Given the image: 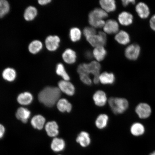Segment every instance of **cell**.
<instances>
[{"mask_svg": "<svg viewBox=\"0 0 155 155\" xmlns=\"http://www.w3.org/2000/svg\"><path fill=\"white\" fill-rule=\"evenodd\" d=\"M5 129L4 127L0 124V139L2 138L5 133Z\"/></svg>", "mask_w": 155, "mask_h": 155, "instance_id": "cell-39", "label": "cell"}, {"mask_svg": "<svg viewBox=\"0 0 155 155\" xmlns=\"http://www.w3.org/2000/svg\"><path fill=\"white\" fill-rule=\"evenodd\" d=\"M16 72L14 69L8 68L3 71L2 76L4 79L8 82H12L16 77Z\"/></svg>", "mask_w": 155, "mask_h": 155, "instance_id": "cell-29", "label": "cell"}, {"mask_svg": "<svg viewBox=\"0 0 155 155\" xmlns=\"http://www.w3.org/2000/svg\"><path fill=\"white\" fill-rule=\"evenodd\" d=\"M56 72L57 75L62 78L64 80L69 81L70 79V77L66 71L64 66L61 63L58 64L56 67Z\"/></svg>", "mask_w": 155, "mask_h": 155, "instance_id": "cell-32", "label": "cell"}, {"mask_svg": "<svg viewBox=\"0 0 155 155\" xmlns=\"http://www.w3.org/2000/svg\"><path fill=\"white\" fill-rule=\"evenodd\" d=\"M99 4L101 8L107 13L114 12L117 8L116 1L114 0H101Z\"/></svg>", "mask_w": 155, "mask_h": 155, "instance_id": "cell-14", "label": "cell"}, {"mask_svg": "<svg viewBox=\"0 0 155 155\" xmlns=\"http://www.w3.org/2000/svg\"><path fill=\"white\" fill-rule=\"evenodd\" d=\"M135 1L134 0H123L122 3L123 6L127 7L129 5L135 4Z\"/></svg>", "mask_w": 155, "mask_h": 155, "instance_id": "cell-36", "label": "cell"}, {"mask_svg": "<svg viewBox=\"0 0 155 155\" xmlns=\"http://www.w3.org/2000/svg\"><path fill=\"white\" fill-rule=\"evenodd\" d=\"M108 17V13L101 8H97L89 13L88 21L90 26L94 28H103L106 21Z\"/></svg>", "mask_w": 155, "mask_h": 155, "instance_id": "cell-2", "label": "cell"}, {"mask_svg": "<svg viewBox=\"0 0 155 155\" xmlns=\"http://www.w3.org/2000/svg\"><path fill=\"white\" fill-rule=\"evenodd\" d=\"M10 5L6 0H0V18H2L9 12Z\"/></svg>", "mask_w": 155, "mask_h": 155, "instance_id": "cell-33", "label": "cell"}, {"mask_svg": "<svg viewBox=\"0 0 155 155\" xmlns=\"http://www.w3.org/2000/svg\"><path fill=\"white\" fill-rule=\"evenodd\" d=\"M103 29L107 35L116 34L120 31L119 23L115 19H108Z\"/></svg>", "mask_w": 155, "mask_h": 155, "instance_id": "cell-8", "label": "cell"}, {"mask_svg": "<svg viewBox=\"0 0 155 155\" xmlns=\"http://www.w3.org/2000/svg\"><path fill=\"white\" fill-rule=\"evenodd\" d=\"M82 31L77 27H73L69 31V38L73 42L79 41L82 38Z\"/></svg>", "mask_w": 155, "mask_h": 155, "instance_id": "cell-27", "label": "cell"}, {"mask_svg": "<svg viewBox=\"0 0 155 155\" xmlns=\"http://www.w3.org/2000/svg\"><path fill=\"white\" fill-rule=\"evenodd\" d=\"M58 88L61 92L69 96H72L74 94L75 88L74 86L69 81L61 80L58 83Z\"/></svg>", "mask_w": 155, "mask_h": 155, "instance_id": "cell-10", "label": "cell"}, {"mask_svg": "<svg viewBox=\"0 0 155 155\" xmlns=\"http://www.w3.org/2000/svg\"><path fill=\"white\" fill-rule=\"evenodd\" d=\"M131 134L135 137H139L144 134L145 132L144 126L139 123L133 124L130 128Z\"/></svg>", "mask_w": 155, "mask_h": 155, "instance_id": "cell-26", "label": "cell"}, {"mask_svg": "<svg viewBox=\"0 0 155 155\" xmlns=\"http://www.w3.org/2000/svg\"><path fill=\"white\" fill-rule=\"evenodd\" d=\"M149 155H155V151H154V152H153L152 153H151L150 154H149Z\"/></svg>", "mask_w": 155, "mask_h": 155, "instance_id": "cell-41", "label": "cell"}, {"mask_svg": "<svg viewBox=\"0 0 155 155\" xmlns=\"http://www.w3.org/2000/svg\"><path fill=\"white\" fill-rule=\"evenodd\" d=\"M115 40L118 44L125 45L130 42V38L127 32L124 30H120L115 34Z\"/></svg>", "mask_w": 155, "mask_h": 155, "instance_id": "cell-16", "label": "cell"}, {"mask_svg": "<svg viewBox=\"0 0 155 155\" xmlns=\"http://www.w3.org/2000/svg\"><path fill=\"white\" fill-rule=\"evenodd\" d=\"M58 109L62 112H69L72 109V105L65 98H61L58 101L57 104Z\"/></svg>", "mask_w": 155, "mask_h": 155, "instance_id": "cell-25", "label": "cell"}, {"mask_svg": "<svg viewBox=\"0 0 155 155\" xmlns=\"http://www.w3.org/2000/svg\"><path fill=\"white\" fill-rule=\"evenodd\" d=\"M85 58L89 60H92L94 57H93L92 52L90 50H87L84 54Z\"/></svg>", "mask_w": 155, "mask_h": 155, "instance_id": "cell-38", "label": "cell"}, {"mask_svg": "<svg viewBox=\"0 0 155 155\" xmlns=\"http://www.w3.org/2000/svg\"><path fill=\"white\" fill-rule=\"evenodd\" d=\"M61 91L58 87H47L38 95L39 101L44 105L51 107L57 104L61 96Z\"/></svg>", "mask_w": 155, "mask_h": 155, "instance_id": "cell-1", "label": "cell"}, {"mask_svg": "<svg viewBox=\"0 0 155 155\" xmlns=\"http://www.w3.org/2000/svg\"><path fill=\"white\" fill-rule=\"evenodd\" d=\"M101 65L100 63L96 61H91L88 63L80 64L78 67L77 71L79 74L86 73L90 75L92 74L94 77L99 76L100 74Z\"/></svg>", "mask_w": 155, "mask_h": 155, "instance_id": "cell-3", "label": "cell"}, {"mask_svg": "<svg viewBox=\"0 0 155 155\" xmlns=\"http://www.w3.org/2000/svg\"><path fill=\"white\" fill-rule=\"evenodd\" d=\"M51 0H39L38 3L40 5H45L51 2Z\"/></svg>", "mask_w": 155, "mask_h": 155, "instance_id": "cell-40", "label": "cell"}, {"mask_svg": "<svg viewBox=\"0 0 155 155\" xmlns=\"http://www.w3.org/2000/svg\"><path fill=\"white\" fill-rule=\"evenodd\" d=\"M135 10L140 18L146 19L150 15V10L146 4L140 2L137 4L135 7Z\"/></svg>", "mask_w": 155, "mask_h": 155, "instance_id": "cell-15", "label": "cell"}, {"mask_svg": "<svg viewBox=\"0 0 155 155\" xmlns=\"http://www.w3.org/2000/svg\"><path fill=\"white\" fill-rule=\"evenodd\" d=\"M119 24L123 26H130L133 23V16L132 14L127 11H123L118 16Z\"/></svg>", "mask_w": 155, "mask_h": 155, "instance_id": "cell-12", "label": "cell"}, {"mask_svg": "<svg viewBox=\"0 0 155 155\" xmlns=\"http://www.w3.org/2000/svg\"><path fill=\"white\" fill-rule=\"evenodd\" d=\"M62 57L63 61L69 65H72L77 61V55L74 50L68 48L64 51Z\"/></svg>", "mask_w": 155, "mask_h": 155, "instance_id": "cell-11", "label": "cell"}, {"mask_svg": "<svg viewBox=\"0 0 155 155\" xmlns=\"http://www.w3.org/2000/svg\"><path fill=\"white\" fill-rule=\"evenodd\" d=\"M79 78L81 80L84 84L87 85L92 84V80L90 77V75L86 73H81L79 74Z\"/></svg>", "mask_w": 155, "mask_h": 155, "instance_id": "cell-35", "label": "cell"}, {"mask_svg": "<svg viewBox=\"0 0 155 155\" xmlns=\"http://www.w3.org/2000/svg\"><path fill=\"white\" fill-rule=\"evenodd\" d=\"M30 115V111L27 108L23 107L18 108L15 114L17 119L25 123L28 122Z\"/></svg>", "mask_w": 155, "mask_h": 155, "instance_id": "cell-20", "label": "cell"}, {"mask_svg": "<svg viewBox=\"0 0 155 155\" xmlns=\"http://www.w3.org/2000/svg\"><path fill=\"white\" fill-rule=\"evenodd\" d=\"M150 26L152 30L155 31V14L153 15L150 19Z\"/></svg>", "mask_w": 155, "mask_h": 155, "instance_id": "cell-37", "label": "cell"}, {"mask_svg": "<svg viewBox=\"0 0 155 155\" xmlns=\"http://www.w3.org/2000/svg\"><path fill=\"white\" fill-rule=\"evenodd\" d=\"M37 15V9L32 6H30L25 10L24 13V18L27 21H31L33 20Z\"/></svg>", "mask_w": 155, "mask_h": 155, "instance_id": "cell-28", "label": "cell"}, {"mask_svg": "<svg viewBox=\"0 0 155 155\" xmlns=\"http://www.w3.org/2000/svg\"><path fill=\"white\" fill-rule=\"evenodd\" d=\"M93 98L95 104L99 107L105 105L107 101L106 95L105 92L102 91H97L94 93Z\"/></svg>", "mask_w": 155, "mask_h": 155, "instance_id": "cell-17", "label": "cell"}, {"mask_svg": "<svg viewBox=\"0 0 155 155\" xmlns=\"http://www.w3.org/2000/svg\"><path fill=\"white\" fill-rule=\"evenodd\" d=\"M97 33L96 29L91 26L85 27L83 31V34L86 38Z\"/></svg>", "mask_w": 155, "mask_h": 155, "instance_id": "cell-34", "label": "cell"}, {"mask_svg": "<svg viewBox=\"0 0 155 155\" xmlns=\"http://www.w3.org/2000/svg\"><path fill=\"white\" fill-rule=\"evenodd\" d=\"M65 144L63 139L55 137L52 141L51 144V148L54 152H61L64 149Z\"/></svg>", "mask_w": 155, "mask_h": 155, "instance_id": "cell-22", "label": "cell"}, {"mask_svg": "<svg viewBox=\"0 0 155 155\" xmlns=\"http://www.w3.org/2000/svg\"><path fill=\"white\" fill-rule=\"evenodd\" d=\"M43 48V44L41 41L35 40L31 42L28 46V50L31 54H36L40 51Z\"/></svg>", "mask_w": 155, "mask_h": 155, "instance_id": "cell-30", "label": "cell"}, {"mask_svg": "<svg viewBox=\"0 0 155 155\" xmlns=\"http://www.w3.org/2000/svg\"></svg>", "mask_w": 155, "mask_h": 155, "instance_id": "cell-42", "label": "cell"}, {"mask_svg": "<svg viewBox=\"0 0 155 155\" xmlns=\"http://www.w3.org/2000/svg\"><path fill=\"white\" fill-rule=\"evenodd\" d=\"M108 103L112 111L115 114L124 113L129 107L128 101L124 98L111 97Z\"/></svg>", "mask_w": 155, "mask_h": 155, "instance_id": "cell-4", "label": "cell"}, {"mask_svg": "<svg viewBox=\"0 0 155 155\" xmlns=\"http://www.w3.org/2000/svg\"><path fill=\"white\" fill-rule=\"evenodd\" d=\"M33 97L30 92H25L19 94L17 100L19 104L22 105H28L32 102Z\"/></svg>", "mask_w": 155, "mask_h": 155, "instance_id": "cell-23", "label": "cell"}, {"mask_svg": "<svg viewBox=\"0 0 155 155\" xmlns=\"http://www.w3.org/2000/svg\"><path fill=\"white\" fill-rule=\"evenodd\" d=\"M141 48L138 44H134L127 46L125 50L126 58L130 61H136L139 57Z\"/></svg>", "mask_w": 155, "mask_h": 155, "instance_id": "cell-6", "label": "cell"}, {"mask_svg": "<svg viewBox=\"0 0 155 155\" xmlns=\"http://www.w3.org/2000/svg\"><path fill=\"white\" fill-rule=\"evenodd\" d=\"M100 82L103 84H111L115 82V77L113 73L104 71L100 73Z\"/></svg>", "mask_w": 155, "mask_h": 155, "instance_id": "cell-19", "label": "cell"}, {"mask_svg": "<svg viewBox=\"0 0 155 155\" xmlns=\"http://www.w3.org/2000/svg\"><path fill=\"white\" fill-rule=\"evenodd\" d=\"M61 42L59 36L50 35L47 37L45 41L46 47L48 51H54L58 49Z\"/></svg>", "mask_w": 155, "mask_h": 155, "instance_id": "cell-9", "label": "cell"}, {"mask_svg": "<svg viewBox=\"0 0 155 155\" xmlns=\"http://www.w3.org/2000/svg\"><path fill=\"white\" fill-rule=\"evenodd\" d=\"M58 125L55 121H50L46 123L45 126V130L48 136L55 137L59 133Z\"/></svg>", "mask_w": 155, "mask_h": 155, "instance_id": "cell-18", "label": "cell"}, {"mask_svg": "<svg viewBox=\"0 0 155 155\" xmlns=\"http://www.w3.org/2000/svg\"><path fill=\"white\" fill-rule=\"evenodd\" d=\"M103 31H100L98 33L86 38V39L92 47L94 48L106 45L107 36Z\"/></svg>", "mask_w": 155, "mask_h": 155, "instance_id": "cell-5", "label": "cell"}, {"mask_svg": "<svg viewBox=\"0 0 155 155\" xmlns=\"http://www.w3.org/2000/svg\"><path fill=\"white\" fill-rule=\"evenodd\" d=\"M108 117L106 114H101L97 118L95 122L96 125L99 129H103L107 124Z\"/></svg>", "mask_w": 155, "mask_h": 155, "instance_id": "cell-31", "label": "cell"}, {"mask_svg": "<svg viewBox=\"0 0 155 155\" xmlns=\"http://www.w3.org/2000/svg\"><path fill=\"white\" fill-rule=\"evenodd\" d=\"M92 52L95 61L99 63L104 61L107 54V51L104 46L94 48Z\"/></svg>", "mask_w": 155, "mask_h": 155, "instance_id": "cell-13", "label": "cell"}, {"mask_svg": "<svg viewBox=\"0 0 155 155\" xmlns=\"http://www.w3.org/2000/svg\"><path fill=\"white\" fill-rule=\"evenodd\" d=\"M46 120L43 116L36 115L33 117L31 120V124L34 128L38 130H41L45 124Z\"/></svg>", "mask_w": 155, "mask_h": 155, "instance_id": "cell-21", "label": "cell"}, {"mask_svg": "<svg viewBox=\"0 0 155 155\" xmlns=\"http://www.w3.org/2000/svg\"><path fill=\"white\" fill-rule=\"evenodd\" d=\"M135 112L140 119H146L150 117L152 110L149 104L145 103H141L137 106Z\"/></svg>", "mask_w": 155, "mask_h": 155, "instance_id": "cell-7", "label": "cell"}, {"mask_svg": "<svg viewBox=\"0 0 155 155\" xmlns=\"http://www.w3.org/2000/svg\"><path fill=\"white\" fill-rule=\"evenodd\" d=\"M76 141L82 147L88 146L91 143L90 135L86 132H81L77 137Z\"/></svg>", "mask_w": 155, "mask_h": 155, "instance_id": "cell-24", "label": "cell"}]
</instances>
